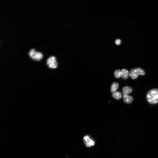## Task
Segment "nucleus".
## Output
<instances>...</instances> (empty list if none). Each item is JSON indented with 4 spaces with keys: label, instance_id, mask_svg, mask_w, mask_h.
<instances>
[{
    "label": "nucleus",
    "instance_id": "obj_1",
    "mask_svg": "<svg viewBox=\"0 0 158 158\" xmlns=\"http://www.w3.org/2000/svg\"><path fill=\"white\" fill-rule=\"evenodd\" d=\"M146 99L148 102L151 104L158 103V89H152L149 90L146 94Z\"/></svg>",
    "mask_w": 158,
    "mask_h": 158
},
{
    "label": "nucleus",
    "instance_id": "obj_2",
    "mask_svg": "<svg viewBox=\"0 0 158 158\" xmlns=\"http://www.w3.org/2000/svg\"><path fill=\"white\" fill-rule=\"evenodd\" d=\"M29 57L32 60L38 61L41 60L43 58V54L40 52L37 51L35 49H30L28 53Z\"/></svg>",
    "mask_w": 158,
    "mask_h": 158
},
{
    "label": "nucleus",
    "instance_id": "obj_3",
    "mask_svg": "<svg viewBox=\"0 0 158 158\" xmlns=\"http://www.w3.org/2000/svg\"><path fill=\"white\" fill-rule=\"evenodd\" d=\"M145 71L142 68H134L130 71L129 75L132 79L136 78L139 75H143L145 74Z\"/></svg>",
    "mask_w": 158,
    "mask_h": 158
},
{
    "label": "nucleus",
    "instance_id": "obj_4",
    "mask_svg": "<svg viewBox=\"0 0 158 158\" xmlns=\"http://www.w3.org/2000/svg\"><path fill=\"white\" fill-rule=\"evenodd\" d=\"M47 64L48 66L51 68H56L58 63L56 57L53 56H49L47 60Z\"/></svg>",
    "mask_w": 158,
    "mask_h": 158
},
{
    "label": "nucleus",
    "instance_id": "obj_5",
    "mask_svg": "<svg viewBox=\"0 0 158 158\" xmlns=\"http://www.w3.org/2000/svg\"><path fill=\"white\" fill-rule=\"evenodd\" d=\"M83 142L85 146L87 147H90L95 145V142L90 136L85 135L83 138Z\"/></svg>",
    "mask_w": 158,
    "mask_h": 158
},
{
    "label": "nucleus",
    "instance_id": "obj_6",
    "mask_svg": "<svg viewBox=\"0 0 158 158\" xmlns=\"http://www.w3.org/2000/svg\"><path fill=\"white\" fill-rule=\"evenodd\" d=\"M132 91V89L129 86H125L122 89V92L124 95H127L131 93Z\"/></svg>",
    "mask_w": 158,
    "mask_h": 158
},
{
    "label": "nucleus",
    "instance_id": "obj_7",
    "mask_svg": "<svg viewBox=\"0 0 158 158\" xmlns=\"http://www.w3.org/2000/svg\"><path fill=\"white\" fill-rule=\"evenodd\" d=\"M124 102L126 103L129 104L131 103L133 101V97L128 95H124L123 96Z\"/></svg>",
    "mask_w": 158,
    "mask_h": 158
},
{
    "label": "nucleus",
    "instance_id": "obj_8",
    "mask_svg": "<svg viewBox=\"0 0 158 158\" xmlns=\"http://www.w3.org/2000/svg\"><path fill=\"white\" fill-rule=\"evenodd\" d=\"M121 77L124 79H126L128 77L129 73L128 71L126 69H123L121 71Z\"/></svg>",
    "mask_w": 158,
    "mask_h": 158
},
{
    "label": "nucleus",
    "instance_id": "obj_9",
    "mask_svg": "<svg viewBox=\"0 0 158 158\" xmlns=\"http://www.w3.org/2000/svg\"><path fill=\"white\" fill-rule=\"evenodd\" d=\"M118 87V84L116 82H114L111 86V91L112 93L116 92V90Z\"/></svg>",
    "mask_w": 158,
    "mask_h": 158
},
{
    "label": "nucleus",
    "instance_id": "obj_10",
    "mask_svg": "<svg viewBox=\"0 0 158 158\" xmlns=\"http://www.w3.org/2000/svg\"><path fill=\"white\" fill-rule=\"evenodd\" d=\"M112 96L114 98L116 99H119L122 97L121 93L118 92H115L112 94Z\"/></svg>",
    "mask_w": 158,
    "mask_h": 158
},
{
    "label": "nucleus",
    "instance_id": "obj_11",
    "mask_svg": "<svg viewBox=\"0 0 158 158\" xmlns=\"http://www.w3.org/2000/svg\"><path fill=\"white\" fill-rule=\"evenodd\" d=\"M114 75L115 77L117 78H118L121 77V72L119 70H116L114 72Z\"/></svg>",
    "mask_w": 158,
    "mask_h": 158
},
{
    "label": "nucleus",
    "instance_id": "obj_12",
    "mask_svg": "<svg viewBox=\"0 0 158 158\" xmlns=\"http://www.w3.org/2000/svg\"><path fill=\"white\" fill-rule=\"evenodd\" d=\"M115 42L116 44L119 45L121 43V40L120 39H118L116 40Z\"/></svg>",
    "mask_w": 158,
    "mask_h": 158
}]
</instances>
